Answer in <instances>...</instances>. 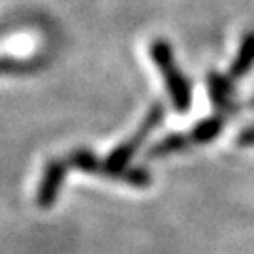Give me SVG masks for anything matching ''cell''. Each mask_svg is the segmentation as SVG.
Wrapping results in <instances>:
<instances>
[{"mask_svg":"<svg viewBox=\"0 0 254 254\" xmlns=\"http://www.w3.org/2000/svg\"><path fill=\"white\" fill-rule=\"evenodd\" d=\"M162 117L164 106L160 102H156L153 108L149 109V113L143 119L139 130L128 141L115 147L104 162H100L98 156L92 154L91 151H87V149H75V151H72L70 156H68V162H70V166H73V168H77V170H81L85 173H96V175L108 177V179L125 181L128 185H132V187H139V189L149 187L153 183L151 173L143 170V168H127V166L130 162V158L139 149V145L145 141L149 132H153V128L160 125Z\"/></svg>","mask_w":254,"mask_h":254,"instance_id":"1","label":"cell"},{"mask_svg":"<svg viewBox=\"0 0 254 254\" xmlns=\"http://www.w3.org/2000/svg\"><path fill=\"white\" fill-rule=\"evenodd\" d=\"M151 59L153 63L158 66V70L162 73L164 81H166V89L170 92L173 108L177 111H189L190 108V83L183 75V72L175 64V57H173L172 46L166 40H154L151 44Z\"/></svg>","mask_w":254,"mask_h":254,"instance_id":"2","label":"cell"},{"mask_svg":"<svg viewBox=\"0 0 254 254\" xmlns=\"http://www.w3.org/2000/svg\"><path fill=\"white\" fill-rule=\"evenodd\" d=\"M68 166H70L68 160H63V158H55V160H49L46 164V170H44L36 194V201L42 209H49L55 203L59 190L64 183V175H66Z\"/></svg>","mask_w":254,"mask_h":254,"instance_id":"3","label":"cell"},{"mask_svg":"<svg viewBox=\"0 0 254 254\" xmlns=\"http://www.w3.org/2000/svg\"><path fill=\"white\" fill-rule=\"evenodd\" d=\"M207 85L211 100L217 106L218 111H230L232 109V94H234L232 81L220 73H209Z\"/></svg>","mask_w":254,"mask_h":254,"instance_id":"4","label":"cell"},{"mask_svg":"<svg viewBox=\"0 0 254 254\" xmlns=\"http://www.w3.org/2000/svg\"><path fill=\"white\" fill-rule=\"evenodd\" d=\"M254 64V30L247 32L243 42H241V47L237 51L236 61L232 63V68H230V75L232 77H243L251 66Z\"/></svg>","mask_w":254,"mask_h":254,"instance_id":"5","label":"cell"},{"mask_svg":"<svg viewBox=\"0 0 254 254\" xmlns=\"http://www.w3.org/2000/svg\"><path fill=\"white\" fill-rule=\"evenodd\" d=\"M222 125H224V121L220 119V115L209 117V119H205V121H201L200 125H196V127L192 128L189 137H190L192 143H207V141L215 139V137L220 134Z\"/></svg>","mask_w":254,"mask_h":254,"instance_id":"6","label":"cell"},{"mask_svg":"<svg viewBox=\"0 0 254 254\" xmlns=\"http://www.w3.org/2000/svg\"><path fill=\"white\" fill-rule=\"evenodd\" d=\"M190 137L183 136V134H172V136L164 137L162 141H158L156 145H153L149 149L147 156H166V154L177 153V151H183L190 145Z\"/></svg>","mask_w":254,"mask_h":254,"instance_id":"7","label":"cell"},{"mask_svg":"<svg viewBox=\"0 0 254 254\" xmlns=\"http://www.w3.org/2000/svg\"><path fill=\"white\" fill-rule=\"evenodd\" d=\"M237 145H243V147H253L254 145V127L245 128V130L237 136Z\"/></svg>","mask_w":254,"mask_h":254,"instance_id":"8","label":"cell"}]
</instances>
